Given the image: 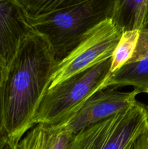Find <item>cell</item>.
Masks as SVG:
<instances>
[{
	"label": "cell",
	"mask_w": 148,
	"mask_h": 149,
	"mask_svg": "<svg viewBox=\"0 0 148 149\" xmlns=\"http://www.w3.org/2000/svg\"><path fill=\"white\" fill-rule=\"evenodd\" d=\"M133 149H148V126L134 142Z\"/></svg>",
	"instance_id": "4fadbf2b"
},
{
	"label": "cell",
	"mask_w": 148,
	"mask_h": 149,
	"mask_svg": "<svg viewBox=\"0 0 148 149\" xmlns=\"http://www.w3.org/2000/svg\"><path fill=\"white\" fill-rule=\"evenodd\" d=\"M74 134L57 127L36 125L15 145V149H70Z\"/></svg>",
	"instance_id": "ba28073f"
},
{
	"label": "cell",
	"mask_w": 148,
	"mask_h": 149,
	"mask_svg": "<svg viewBox=\"0 0 148 149\" xmlns=\"http://www.w3.org/2000/svg\"><path fill=\"white\" fill-rule=\"evenodd\" d=\"M146 93H147V94H148V90H147V92H146Z\"/></svg>",
	"instance_id": "e0dca14e"
},
{
	"label": "cell",
	"mask_w": 148,
	"mask_h": 149,
	"mask_svg": "<svg viewBox=\"0 0 148 149\" xmlns=\"http://www.w3.org/2000/svg\"><path fill=\"white\" fill-rule=\"evenodd\" d=\"M148 126V106L137 101L124 111L74 134L70 149H126Z\"/></svg>",
	"instance_id": "277c9868"
},
{
	"label": "cell",
	"mask_w": 148,
	"mask_h": 149,
	"mask_svg": "<svg viewBox=\"0 0 148 149\" xmlns=\"http://www.w3.org/2000/svg\"><path fill=\"white\" fill-rule=\"evenodd\" d=\"M32 31L18 0L0 1V68L11 63L19 46Z\"/></svg>",
	"instance_id": "52a82bcc"
},
{
	"label": "cell",
	"mask_w": 148,
	"mask_h": 149,
	"mask_svg": "<svg viewBox=\"0 0 148 149\" xmlns=\"http://www.w3.org/2000/svg\"><path fill=\"white\" fill-rule=\"evenodd\" d=\"M1 77H2V70H1V68H0V82H1Z\"/></svg>",
	"instance_id": "9a60e30c"
},
{
	"label": "cell",
	"mask_w": 148,
	"mask_h": 149,
	"mask_svg": "<svg viewBox=\"0 0 148 149\" xmlns=\"http://www.w3.org/2000/svg\"><path fill=\"white\" fill-rule=\"evenodd\" d=\"M110 65L111 58L49 89L34 116V126L62 127L71 122L87 100L103 88L111 74Z\"/></svg>",
	"instance_id": "3957f363"
},
{
	"label": "cell",
	"mask_w": 148,
	"mask_h": 149,
	"mask_svg": "<svg viewBox=\"0 0 148 149\" xmlns=\"http://www.w3.org/2000/svg\"><path fill=\"white\" fill-rule=\"evenodd\" d=\"M110 0H18L33 33L44 39L57 62L100 22L111 18Z\"/></svg>",
	"instance_id": "7a4b0ae2"
},
{
	"label": "cell",
	"mask_w": 148,
	"mask_h": 149,
	"mask_svg": "<svg viewBox=\"0 0 148 149\" xmlns=\"http://www.w3.org/2000/svg\"><path fill=\"white\" fill-rule=\"evenodd\" d=\"M57 61L44 38L31 32L23 39L0 82V119L16 145L33 126Z\"/></svg>",
	"instance_id": "6da1fadb"
},
{
	"label": "cell",
	"mask_w": 148,
	"mask_h": 149,
	"mask_svg": "<svg viewBox=\"0 0 148 149\" xmlns=\"http://www.w3.org/2000/svg\"><path fill=\"white\" fill-rule=\"evenodd\" d=\"M0 149H15V145L6 137L0 141Z\"/></svg>",
	"instance_id": "5bb4252c"
},
{
	"label": "cell",
	"mask_w": 148,
	"mask_h": 149,
	"mask_svg": "<svg viewBox=\"0 0 148 149\" xmlns=\"http://www.w3.org/2000/svg\"><path fill=\"white\" fill-rule=\"evenodd\" d=\"M139 92H122L114 87H106L93 95L75 117L62 128L73 134L124 111L136 103Z\"/></svg>",
	"instance_id": "8992f818"
},
{
	"label": "cell",
	"mask_w": 148,
	"mask_h": 149,
	"mask_svg": "<svg viewBox=\"0 0 148 149\" xmlns=\"http://www.w3.org/2000/svg\"><path fill=\"white\" fill-rule=\"evenodd\" d=\"M139 31H131L122 33L111 57L110 73L120 69L131 58L139 39Z\"/></svg>",
	"instance_id": "8fae6325"
},
{
	"label": "cell",
	"mask_w": 148,
	"mask_h": 149,
	"mask_svg": "<svg viewBox=\"0 0 148 149\" xmlns=\"http://www.w3.org/2000/svg\"><path fill=\"white\" fill-rule=\"evenodd\" d=\"M132 86L139 94L148 90V59L127 63L115 72L111 73L103 88H116Z\"/></svg>",
	"instance_id": "30bf717a"
},
{
	"label": "cell",
	"mask_w": 148,
	"mask_h": 149,
	"mask_svg": "<svg viewBox=\"0 0 148 149\" xmlns=\"http://www.w3.org/2000/svg\"><path fill=\"white\" fill-rule=\"evenodd\" d=\"M133 144H132V145L129 146V147H127L126 149H133Z\"/></svg>",
	"instance_id": "2e32d148"
},
{
	"label": "cell",
	"mask_w": 148,
	"mask_h": 149,
	"mask_svg": "<svg viewBox=\"0 0 148 149\" xmlns=\"http://www.w3.org/2000/svg\"><path fill=\"white\" fill-rule=\"evenodd\" d=\"M144 59H148V29H142L139 31L136 49L131 58L128 63L135 62Z\"/></svg>",
	"instance_id": "7c38bea8"
},
{
	"label": "cell",
	"mask_w": 148,
	"mask_h": 149,
	"mask_svg": "<svg viewBox=\"0 0 148 149\" xmlns=\"http://www.w3.org/2000/svg\"><path fill=\"white\" fill-rule=\"evenodd\" d=\"M121 34L111 18L98 23L75 49L57 63L49 89L111 58Z\"/></svg>",
	"instance_id": "5b68a950"
},
{
	"label": "cell",
	"mask_w": 148,
	"mask_h": 149,
	"mask_svg": "<svg viewBox=\"0 0 148 149\" xmlns=\"http://www.w3.org/2000/svg\"><path fill=\"white\" fill-rule=\"evenodd\" d=\"M148 13V0H115L111 20L123 33L144 27Z\"/></svg>",
	"instance_id": "9c48e42d"
}]
</instances>
